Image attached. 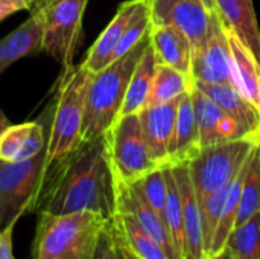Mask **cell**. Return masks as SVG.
Returning <instances> with one entry per match:
<instances>
[{
	"mask_svg": "<svg viewBox=\"0 0 260 259\" xmlns=\"http://www.w3.org/2000/svg\"><path fill=\"white\" fill-rule=\"evenodd\" d=\"M116 205V174L104 134L82 139L67 154L47 160L32 212L61 215L90 211L113 218Z\"/></svg>",
	"mask_w": 260,
	"mask_h": 259,
	"instance_id": "1",
	"label": "cell"
},
{
	"mask_svg": "<svg viewBox=\"0 0 260 259\" xmlns=\"http://www.w3.org/2000/svg\"><path fill=\"white\" fill-rule=\"evenodd\" d=\"M108 220L90 211L38 214L32 259H90Z\"/></svg>",
	"mask_w": 260,
	"mask_h": 259,
	"instance_id": "2",
	"label": "cell"
},
{
	"mask_svg": "<svg viewBox=\"0 0 260 259\" xmlns=\"http://www.w3.org/2000/svg\"><path fill=\"white\" fill-rule=\"evenodd\" d=\"M149 43L151 38L148 34L129 52L110 63L101 72L93 73L85 101L82 139L88 140L104 136L116 122L125 101L129 79Z\"/></svg>",
	"mask_w": 260,
	"mask_h": 259,
	"instance_id": "3",
	"label": "cell"
},
{
	"mask_svg": "<svg viewBox=\"0 0 260 259\" xmlns=\"http://www.w3.org/2000/svg\"><path fill=\"white\" fill-rule=\"evenodd\" d=\"M93 73L81 63L62 73L55 102L49 107L47 160H55L72 151L82 140L87 92Z\"/></svg>",
	"mask_w": 260,
	"mask_h": 259,
	"instance_id": "4",
	"label": "cell"
},
{
	"mask_svg": "<svg viewBox=\"0 0 260 259\" xmlns=\"http://www.w3.org/2000/svg\"><path fill=\"white\" fill-rule=\"evenodd\" d=\"M257 143V139L245 137L203 147L187 163L200 205L238 176Z\"/></svg>",
	"mask_w": 260,
	"mask_h": 259,
	"instance_id": "5",
	"label": "cell"
},
{
	"mask_svg": "<svg viewBox=\"0 0 260 259\" xmlns=\"http://www.w3.org/2000/svg\"><path fill=\"white\" fill-rule=\"evenodd\" d=\"M46 168L47 145L29 160H0V232L15 226L24 212H32Z\"/></svg>",
	"mask_w": 260,
	"mask_h": 259,
	"instance_id": "6",
	"label": "cell"
},
{
	"mask_svg": "<svg viewBox=\"0 0 260 259\" xmlns=\"http://www.w3.org/2000/svg\"><path fill=\"white\" fill-rule=\"evenodd\" d=\"M114 174L125 183H136L151 171L161 168L149 154L139 113L119 116L105 133Z\"/></svg>",
	"mask_w": 260,
	"mask_h": 259,
	"instance_id": "7",
	"label": "cell"
},
{
	"mask_svg": "<svg viewBox=\"0 0 260 259\" xmlns=\"http://www.w3.org/2000/svg\"><path fill=\"white\" fill-rule=\"evenodd\" d=\"M87 3L88 0H53L41 11H35L44 23L43 50L62 66V73L75 67L73 60L82 38Z\"/></svg>",
	"mask_w": 260,
	"mask_h": 259,
	"instance_id": "8",
	"label": "cell"
},
{
	"mask_svg": "<svg viewBox=\"0 0 260 259\" xmlns=\"http://www.w3.org/2000/svg\"><path fill=\"white\" fill-rule=\"evenodd\" d=\"M192 79L207 84H233V60L225 34V26L218 11H212L210 26L201 44L193 47L192 52Z\"/></svg>",
	"mask_w": 260,
	"mask_h": 259,
	"instance_id": "9",
	"label": "cell"
},
{
	"mask_svg": "<svg viewBox=\"0 0 260 259\" xmlns=\"http://www.w3.org/2000/svg\"><path fill=\"white\" fill-rule=\"evenodd\" d=\"M148 5L152 24L174 26L183 31L193 47L204 41L212 11L203 0H148Z\"/></svg>",
	"mask_w": 260,
	"mask_h": 259,
	"instance_id": "10",
	"label": "cell"
},
{
	"mask_svg": "<svg viewBox=\"0 0 260 259\" xmlns=\"http://www.w3.org/2000/svg\"><path fill=\"white\" fill-rule=\"evenodd\" d=\"M178 102L180 99L166 104L146 105L139 111L149 154L161 168L171 166Z\"/></svg>",
	"mask_w": 260,
	"mask_h": 259,
	"instance_id": "11",
	"label": "cell"
},
{
	"mask_svg": "<svg viewBox=\"0 0 260 259\" xmlns=\"http://www.w3.org/2000/svg\"><path fill=\"white\" fill-rule=\"evenodd\" d=\"M116 194H117L116 211L131 214L148 231V234H151V237L161 246L168 258L183 259L172 243V237L169 234L165 218L154 211V208L145 200L142 192L134 185L125 183L116 176Z\"/></svg>",
	"mask_w": 260,
	"mask_h": 259,
	"instance_id": "12",
	"label": "cell"
},
{
	"mask_svg": "<svg viewBox=\"0 0 260 259\" xmlns=\"http://www.w3.org/2000/svg\"><path fill=\"white\" fill-rule=\"evenodd\" d=\"M172 171L180 188L181 206H183V229H184V244H186L184 259H206L201 208L195 194V188L187 165L172 166Z\"/></svg>",
	"mask_w": 260,
	"mask_h": 259,
	"instance_id": "13",
	"label": "cell"
},
{
	"mask_svg": "<svg viewBox=\"0 0 260 259\" xmlns=\"http://www.w3.org/2000/svg\"><path fill=\"white\" fill-rule=\"evenodd\" d=\"M142 2L143 0H126V2H123L119 6L114 18L110 21V24L105 27V31L99 35V38L94 41V44L90 47L82 64L91 73H98L102 69H105L110 63H113L114 52H116L129 21L133 20L136 11L142 5Z\"/></svg>",
	"mask_w": 260,
	"mask_h": 259,
	"instance_id": "14",
	"label": "cell"
},
{
	"mask_svg": "<svg viewBox=\"0 0 260 259\" xmlns=\"http://www.w3.org/2000/svg\"><path fill=\"white\" fill-rule=\"evenodd\" d=\"M46 130L41 118L34 122L9 125L0 134V160L23 162L35 157L47 145Z\"/></svg>",
	"mask_w": 260,
	"mask_h": 259,
	"instance_id": "15",
	"label": "cell"
},
{
	"mask_svg": "<svg viewBox=\"0 0 260 259\" xmlns=\"http://www.w3.org/2000/svg\"><path fill=\"white\" fill-rule=\"evenodd\" d=\"M149 38L158 64L171 66L192 78L190 70L193 46L183 31L174 26L151 23Z\"/></svg>",
	"mask_w": 260,
	"mask_h": 259,
	"instance_id": "16",
	"label": "cell"
},
{
	"mask_svg": "<svg viewBox=\"0 0 260 259\" xmlns=\"http://www.w3.org/2000/svg\"><path fill=\"white\" fill-rule=\"evenodd\" d=\"M193 85L215 101L227 114L242 124L254 137L260 139V111L233 84H207L193 81Z\"/></svg>",
	"mask_w": 260,
	"mask_h": 259,
	"instance_id": "17",
	"label": "cell"
},
{
	"mask_svg": "<svg viewBox=\"0 0 260 259\" xmlns=\"http://www.w3.org/2000/svg\"><path fill=\"white\" fill-rule=\"evenodd\" d=\"M43 17L37 12H30L26 21L0 40V75L17 60L43 50Z\"/></svg>",
	"mask_w": 260,
	"mask_h": 259,
	"instance_id": "18",
	"label": "cell"
},
{
	"mask_svg": "<svg viewBox=\"0 0 260 259\" xmlns=\"http://www.w3.org/2000/svg\"><path fill=\"white\" fill-rule=\"evenodd\" d=\"M225 26V24H224ZM225 34L229 38L232 60H233V72L235 82L241 93L259 110L260 108V66L254 53L248 49V46L239 38V35L225 26ZM260 111V110H259Z\"/></svg>",
	"mask_w": 260,
	"mask_h": 259,
	"instance_id": "19",
	"label": "cell"
},
{
	"mask_svg": "<svg viewBox=\"0 0 260 259\" xmlns=\"http://www.w3.org/2000/svg\"><path fill=\"white\" fill-rule=\"evenodd\" d=\"M215 3L224 24L239 35L260 66V27L253 0H215Z\"/></svg>",
	"mask_w": 260,
	"mask_h": 259,
	"instance_id": "20",
	"label": "cell"
},
{
	"mask_svg": "<svg viewBox=\"0 0 260 259\" xmlns=\"http://www.w3.org/2000/svg\"><path fill=\"white\" fill-rule=\"evenodd\" d=\"M201 150L200 130L195 119L190 90L180 98L174 145L171 154V166L187 165Z\"/></svg>",
	"mask_w": 260,
	"mask_h": 259,
	"instance_id": "21",
	"label": "cell"
},
{
	"mask_svg": "<svg viewBox=\"0 0 260 259\" xmlns=\"http://www.w3.org/2000/svg\"><path fill=\"white\" fill-rule=\"evenodd\" d=\"M111 223L117 238L139 259H169L161 246L131 214L116 211Z\"/></svg>",
	"mask_w": 260,
	"mask_h": 259,
	"instance_id": "22",
	"label": "cell"
},
{
	"mask_svg": "<svg viewBox=\"0 0 260 259\" xmlns=\"http://www.w3.org/2000/svg\"><path fill=\"white\" fill-rule=\"evenodd\" d=\"M155 67H157V60L149 43V46L143 52L129 79L125 101H123L119 116L139 113L143 107H146L149 95H151V89L154 84V78H155Z\"/></svg>",
	"mask_w": 260,
	"mask_h": 259,
	"instance_id": "23",
	"label": "cell"
},
{
	"mask_svg": "<svg viewBox=\"0 0 260 259\" xmlns=\"http://www.w3.org/2000/svg\"><path fill=\"white\" fill-rule=\"evenodd\" d=\"M248 168H250V157L247 159V162L244 163V166L241 168V171L238 172V176L233 179V182L230 185V189H229V194H227V198H225V203H224L222 215L219 218V223H218V227H216V232H215V237H213L212 247H210L207 259L213 256V255H216V253H219L221 250H224L227 238L232 234V231L235 229L236 217H238V211H239L241 194H242V186H244V182L247 179Z\"/></svg>",
	"mask_w": 260,
	"mask_h": 259,
	"instance_id": "24",
	"label": "cell"
},
{
	"mask_svg": "<svg viewBox=\"0 0 260 259\" xmlns=\"http://www.w3.org/2000/svg\"><path fill=\"white\" fill-rule=\"evenodd\" d=\"M193 87V79L183 72L166 66L158 64L155 67V78L151 89V95L146 105L154 104H166L180 99L184 93H187Z\"/></svg>",
	"mask_w": 260,
	"mask_h": 259,
	"instance_id": "25",
	"label": "cell"
},
{
	"mask_svg": "<svg viewBox=\"0 0 260 259\" xmlns=\"http://www.w3.org/2000/svg\"><path fill=\"white\" fill-rule=\"evenodd\" d=\"M190 98H192L195 119H197L198 130H200L201 148L219 143L218 128H219L222 118L227 113L215 101H212L207 95H204L201 90H198L195 85L190 89Z\"/></svg>",
	"mask_w": 260,
	"mask_h": 259,
	"instance_id": "26",
	"label": "cell"
},
{
	"mask_svg": "<svg viewBox=\"0 0 260 259\" xmlns=\"http://www.w3.org/2000/svg\"><path fill=\"white\" fill-rule=\"evenodd\" d=\"M224 249L233 259L260 258V212L232 231Z\"/></svg>",
	"mask_w": 260,
	"mask_h": 259,
	"instance_id": "27",
	"label": "cell"
},
{
	"mask_svg": "<svg viewBox=\"0 0 260 259\" xmlns=\"http://www.w3.org/2000/svg\"><path fill=\"white\" fill-rule=\"evenodd\" d=\"M166 183H168V200H166V211H165V221L168 224L169 234L172 237V243L184 259V229H183V206H181V195L177 179L174 176L172 166L165 168Z\"/></svg>",
	"mask_w": 260,
	"mask_h": 259,
	"instance_id": "28",
	"label": "cell"
},
{
	"mask_svg": "<svg viewBox=\"0 0 260 259\" xmlns=\"http://www.w3.org/2000/svg\"><path fill=\"white\" fill-rule=\"evenodd\" d=\"M260 212V145L257 143L250 156V168L242 186L236 226L245 223Z\"/></svg>",
	"mask_w": 260,
	"mask_h": 259,
	"instance_id": "29",
	"label": "cell"
},
{
	"mask_svg": "<svg viewBox=\"0 0 260 259\" xmlns=\"http://www.w3.org/2000/svg\"><path fill=\"white\" fill-rule=\"evenodd\" d=\"M131 185H134L142 192L145 200L154 208V211L165 218L166 200H168V183H166L165 168H157Z\"/></svg>",
	"mask_w": 260,
	"mask_h": 259,
	"instance_id": "30",
	"label": "cell"
},
{
	"mask_svg": "<svg viewBox=\"0 0 260 259\" xmlns=\"http://www.w3.org/2000/svg\"><path fill=\"white\" fill-rule=\"evenodd\" d=\"M90 259H117L116 238H114V229L111 220H108V223L104 226Z\"/></svg>",
	"mask_w": 260,
	"mask_h": 259,
	"instance_id": "31",
	"label": "cell"
},
{
	"mask_svg": "<svg viewBox=\"0 0 260 259\" xmlns=\"http://www.w3.org/2000/svg\"><path fill=\"white\" fill-rule=\"evenodd\" d=\"M14 227L11 226L0 232V259H15L14 256V247H12V234Z\"/></svg>",
	"mask_w": 260,
	"mask_h": 259,
	"instance_id": "32",
	"label": "cell"
},
{
	"mask_svg": "<svg viewBox=\"0 0 260 259\" xmlns=\"http://www.w3.org/2000/svg\"><path fill=\"white\" fill-rule=\"evenodd\" d=\"M21 9H29L24 0H0V21Z\"/></svg>",
	"mask_w": 260,
	"mask_h": 259,
	"instance_id": "33",
	"label": "cell"
},
{
	"mask_svg": "<svg viewBox=\"0 0 260 259\" xmlns=\"http://www.w3.org/2000/svg\"><path fill=\"white\" fill-rule=\"evenodd\" d=\"M114 238H116V255L117 259H134V255L129 252V249L117 238V235L114 234Z\"/></svg>",
	"mask_w": 260,
	"mask_h": 259,
	"instance_id": "34",
	"label": "cell"
},
{
	"mask_svg": "<svg viewBox=\"0 0 260 259\" xmlns=\"http://www.w3.org/2000/svg\"><path fill=\"white\" fill-rule=\"evenodd\" d=\"M50 2H53V0H35V3L32 5V8H30V12H35V11H41L44 6H47Z\"/></svg>",
	"mask_w": 260,
	"mask_h": 259,
	"instance_id": "35",
	"label": "cell"
},
{
	"mask_svg": "<svg viewBox=\"0 0 260 259\" xmlns=\"http://www.w3.org/2000/svg\"><path fill=\"white\" fill-rule=\"evenodd\" d=\"M9 125H11V122L8 121V118H6V116L3 114V111L0 110V134H2Z\"/></svg>",
	"mask_w": 260,
	"mask_h": 259,
	"instance_id": "36",
	"label": "cell"
},
{
	"mask_svg": "<svg viewBox=\"0 0 260 259\" xmlns=\"http://www.w3.org/2000/svg\"><path fill=\"white\" fill-rule=\"evenodd\" d=\"M209 259H233V256L229 253V250H221L219 253H216V255H213V256H210Z\"/></svg>",
	"mask_w": 260,
	"mask_h": 259,
	"instance_id": "37",
	"label": "cell"
},
{
	"mask_svg": "<svg viewBox=\"0 0 260 259\" xmlns=\"http://www.w3.org/2000/svg\"><path fill=\"white\" fill-rule=\"evenodd\" d=\"M203 3H204L210 11H216V3H215V0H203Z\"/></svg>",
	"mask_w": 260,
	"mask_h": 259,
	"instance_id": "38",
	"label": "cell"
},
{
	"mask_svg": "<svg viewBox=\"0 0 260 259\" xmlns=\"http://www.w3.org/2000/svg\"><path fill=\"white\" fill-rule=\"evenodd\" d=\"M24 2L27 3V6H29V9H30V8H32V5L35 3V0H24Z\"/></svg>",
	"mask_w": 260,
	"mask_h": 259,
	"instance_id": "39",
	"label": "cell"
},
{
	"mask_svg": "<svg viewBox=\"0 0 260 259\" xmlns=\"http://www.w3.org/2000/svg\"><path fill=\"white\" fill-rule=\"evenodd\" d=\"M134 259H139V258H137V256H136V255H134Z\"/></svg>",
	"mask_w": 260,
	"mask_h": 259,
	"instance_id": "40",
	"label": "cell"
},
{
	"mask_svg": "<svg viewBox=\"0 0 260 259\" xmlns=\"http://www.w3.org/2000/svg\"><path fill=\"white\" fill-rule=\"evenodd\" d=\"M259 145H260V139H259Z\"/></svg>",
	"mask_w": 260,
	"mask_h": 259,
	"instance_id": "41",
	"label": "cell"
},
{
	"mask_svg": "<svg viewBox=\"0 0 260 259\" xmlns=\"http://www.w3.org/2000/svg\"><path fill=\"white\" fill-rule=\"evenodd\" d=\"M259 110H260V108H259Z\"/></svg>",
	"mask_w": 260,
	"mask_h": 259,
	"instance_id": "42",
	"label": "cell"
},
{
	"mask_svg": "<svg viewBox=\"0 0 260 259\" xmlns=\"http://www.w3.org/2000/svg\"><path fill=\"white\" fill-rule=\"evenodd\" d=\"M259 259H260V258H259Z\"/></svg>",
	"mask_w": 260,
	"mask_h": 259,
	"instance_id": "43",
	"label": "cell"
}]
</instances>
